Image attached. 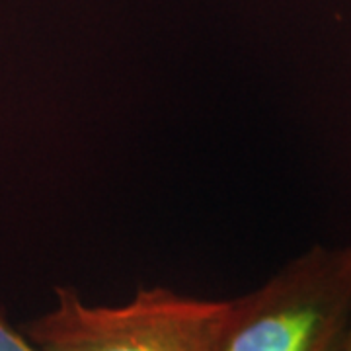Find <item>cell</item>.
<instances>
[{
  "instance_id": "3957f363",
  "label": "cell",
  "mask_w": 351,
  "mask_h": 351,
  "mask_svg": "<svg viewBox=\"0 0 351 351\" xmlns=\"http://www.w3.org/2000/svg\"><path fill=\"white\" fill-rule=\"evenodd\" d=\"M0 351H39L24 332L16 330L6 320L2 308H0Z\"/></svg>"
},
{
  "instance_id": "277c9868",
  "label": "cell",
  "mask_w": 351,
  "mask_h": 351,
  "mask_svg": "<svg viewBox=\"0 0 351 351\" xmlns=\"http://www.w3.org/2000/svg\"><path fill=\"white\" fill-rule=\"evenodd\" d=\"M350 351H351V346H350Z\"/></svg>"
},
{
  "instance_id": "6da1fadb",
  "label": "cell",
  "mask_w": 351,
  "mask_h": 351,
  "mask_svg": "<svg viewBox=\"0 0 351 351\" xmlns=\"http://www.w3.org/2000/svg\"><path fill=\"white\" fill-rule=\"evenodd\" d=\"M351 246L313 250L228 301L219 351H350Z\"/></svg>"
},
{
  "instance_id": "7a4b0ae2",
  "label": "cell",
  "mask_w": 351,
  "mask_h": 351,
  "mask_svg": "<svg viewBox=\"0 0 351 351\" xmlns=\"http://www.w3.org/2000/svg\"><path fill=\"white\" fill-rule=\"evenodd\" d=\"M55 306L27 322L39 351H219L228 301L143 287L117 306L88 304L57 287Z\"/></svg>"
}]
</instances>
